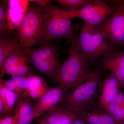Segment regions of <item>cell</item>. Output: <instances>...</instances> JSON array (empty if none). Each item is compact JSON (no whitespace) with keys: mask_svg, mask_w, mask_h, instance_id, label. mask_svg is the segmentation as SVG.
I'll use <instances>...</instances> for the list:
<instances>
[{"mask_svg":"<svg viewBox=\"0 0 124 124\" xmlns=\"http://www.w3.org/2000/svg\"><path fill=\"white\" fill-rule=\"evenodd\" d=\"M77 41L80 51L92 66L105 54L117 51V47L110 43L100 30L83 22Z\"/></svg>","mask_w":124,"mask_h":124,"instance_id":"4","label":"cell"},{"mask_svg":"<svg viewBox=\"0 0 124 124\" xmlns=\"http://www.w3.org/2000/svg\"><path fill=\"white\" fill-rule=\"evenodd\" d=\"M102 74V71L98 68L93 71L85 82L69 93L59 106L83 118L88 111L95 106Z\"/></svg>","mask_w":124,"mask_h":124,"instance_id":"2","label":"cell"},{"mask_svg":"<svg viewBox=\"0 0 124 124\" xmlns=\"http://www.w3.org/2000/svg\"><path fill=\"white\" fill-rule=\"evenodd\" d=\"M30 62L41 73L53 82L62 64L59 60H36Z\"/></svg>","mask_w":124,"mask_h":124,"instance_id":"14","label":"cell"},{"mask_svg":"<svg viewBox=\"0 0 124 124\" xmlns=\"http://www.w3.org/2000/svg\"><path fill=\"white\" fill-rule=\"evenodd\" d=\"M10 113V112L6 108L2 100L0 99V116H5V117H6L9 116Z\"/></svg>","mask_w":124,"mask_h":124,"instance_id":"27","label":"cell"},{"mask_svg":"<svg viewBox=\"0 0 124 124\" xmlns=\"http://www.w3.org/2000/svg\"><path fill=\"white\" fill-rule=\"evenodd\" d=\"M89 0H57L63 9L68 11H75L80 9L86 4Z\"/></svg>","mask_w":124,"mask_h":124,"instance_id":"21","label":"cell"},{"mask_svg":"<svg viewBox=\"0 0 124 124\" xmlns=\"http://www.w3.org/2000/svg\"><path fill=\"white\" fill-rule=\"evenodd\" d=\"M69 91L59 85L50 89L33 104V119L58 106L69 93Z\"/></svg>","mask_w":124,"mask_h":124,"instance_id":"8","label":"cell"},{"mask_svg":"<svg viewBox=\"0 0 124 124\" xmlns=\"http://www.w3.org/2000/svg\"><path fill=\"white\" fill-rule=\"evenodd\" d=\"M99 87L100 92L97 97L98 106L106 112L110 103L122 86L118 79L110 73L101 81Z\"/></svg>","mask_w":124,"mask_h":124,"instance_id":"10","label":"cell"},{"mask_svg":"<svg viewBox=\"0 0 124 124\" xmlns=\"http://www.w3.org/2000/svg\"><path fill=\"white\" fill-rule=\"evenodd\" d=\"M29 62L39 60H58V52L57 46L46 44L36 48H24Z\"/></svg>","mask_w":124,"mask_h":124,"instance_id":"13","label":"cell"},{"mask_svg":"<svg viewBox=\"0 0 124 124\" xmlns=\"http://www.w3.org/2000/svg\"><path fill=\"white\" fill-rule=\"evenodd\" d=\"M29 59L20 63L7 69L0 74V79L5 75H10L13 77H26L32 74L29 65Z\"/></svg>","mask_w":124,"mask_h":124,"instance_id":"19","label":"cell"},{"mask_svg":"<svg viewBox=\"0 0 124 124\" xmlns=\"http://www.w3.org/2000/svg\"><path fill=\"white\" fill-rule=\"evenodd\" d=\"M0 81L6 88L15 93L18 98L29 97L27 94L28 83L27 76L13 77L7 81L1 79Z\"/></svg>","mask_w":124,"mask_h":124,"instance_id":"15","label":"cell"},{"mask_svg":"<svg viewBox=\"0 0 124 124\" xmlns=\"http://www.w3.org/2000/svg\"><path fill=\"white\" fill-rule=\"evenodd\" d=\"M115 10L111 15L97 28L114 46H124V7L118 1H109Z\"/></svg>","mask_w":124,"mask_h":124,"instance_id":"7","label":"cell"},{"mask_svg":"<svg viewBox=\"0 0 124 124\" xmlns=\"http://www.w3.org/2000/svg\"><path fill=\"white\" fill-rule=\"evenodd\" d=\"M63 15L73 18H79L91 26H100L114 13L115 8L102 0H89L81 8L75 11H68L58 8Z\"/></svg>","mask_w":124,"mask_h":124,"instance_id":"6","label":"cell"},{"mask_svg":"<svg viewBox=\"0 0 124 124\" xmlns=\"http://www.w3.org/2000/svg\"><path fill=\"white\" fill-rule=\"evenodd\" d=\"M77 38L78 35L75 34L68 57L61 64L54 82L68 91L85 81L92 72V65L79 49Z\"/></svg>","mask_w":124,"mask_h":124,"instance_id":"1","label":"cell"},{"mask_svg":"<svg viewBox=\"0 0 124 124\" xmlns=\"http://www.w3.org/2000/svg\"><path fill=\"white\" fill-rule=\"evenodd\" d=\"M14 113L16 124H30L34 120L31 99L29 97L18 98Z\"/></svg>","mask_w":124,"mask_h":124,"instance_id":"11","label":"cell"},{"mask_svg":"<svg viewBox=\"0 0 124 124\" xmlns=\"http://www.w3.org/2000/svg\"><path fill=\"white\" fill-rule=\"evenodd\" d=\"M21 47L17 35H9L0 39V63L16 50Z\"/></svg>","mask_w":124,"mask_h":124,"instance_id":"17","label":"cell"},{"mask_svg":"<svg viewBox=\"0 0 124 124\" xmlns=\"http://www.w3.org/2000/svg\"><path fill=\"white\" fill-rule=\"evenodd\" d=\"M36 121L38 124H50L46 122L44 120L41 119H37V118L36 119Z\"/></svg>","mask_w":124,"mask_h":124,"instance_id":"30","label":"cell"},{"mask_svg":"<svg viewBox=\"0 0 124 124\" xmlns=\"http://www.w3.org/2000/svg\"><path fill=\"white\" fill-rule=\"evenodd\" d=\"M27 78L28 83L27 94L28 92L34 89L41 85L45 81L41 77L35 75L33 74L27 76Z\"/></svg>","mask_w":124,"mask_h":124,"instance_id":"24","label":"cell"},{"mask_svg":"<svg viewBox=\"0 0 124 124\" xmlns=\"http://www.w3.org/2000/svg\"><path fill=\"white\" fill-rule=\"evenodd\" d=\"M29 2H34L37 4L39 5L41 7L45 6L50 2L51 0H28Z\"/></svg>","mask_w":124,"mask_h":124,"instance_id":"28","label":"cell"},{"mask_svg":"<svg viewBox=\"0 0 124 124\" xmlns=\"http://www.w3.org/2000/svg\"><path fill=\"white\" fill-rule=\"evenodd\" d=\"M18 99L17 94L6 88L0 82V99L4 103L7 110L11 113Z\"/></svg>","mask_w":124,"mask_h":124,"instance_id":"20","label":"cell"},{"mask_svg":"<svg viewBox=\"0 0 124 124\" xmlns=\"http://www.w3.org/2000/svg\"><path fill=\"white\" fill-rule=\"evenodd\" d=\"M72 124H87L85 121L82 118H80L76 120Z\"/></svg>","mask_w":124,"mask_h":124,"instance_id":"29","label":"cell"},{"mask_svg":"<svg viewBox=\"0 0 124 124\" xmlns=\"http://www.w3.org/2000/svg\"><path fill=\"white\" fill-rule=\"evenodd\" d=\"M106 112L118 124H124V93L120 90L108 106Z\"/></svg>","mask_w":124,"mask_h":124,"instance_id":"16","label":"cell"},{"mask_svg":"<svg viewBox=\"0 0 124 124\" xmlns=\"http://www.w3.org/2000/svg\"><path fill=\"white\" fill-rule=\"evenodd\" d=\"M80 118L70 111L59 106L46 113L41 119L50 124H72Z\"/></svg>","mask_w":124,"mask_h":124,"instance_id":"12","label":"cell"},{"mask_svg":"<svg viewBox=\"0 0 124 124\" xmlns=\"http://www.w3.org/2000/svg\"><path fill=\"white\" fill-rule=\"evenodd\" d=\"M50 89L46 81H45L39 86L28 92V95L31 99L38 101L42 98Z\"/></svg>","mask_w":124,"mask_h":124,"instance_id":"22","label":"cell"},{"mask_svg":"<svg viewBox=\"0 0 124 124\" xmlns=\"http://www.w3.org/2000/svg\"><path fill=\"white\" fill-rule=\"evenodd\" d=\"M101 70H108L118 79L124 88V50L105 54L99 59Z\"/></svg>","mask_w":124,"mask_h":124,"instance_id":"9","label":"cell"},{"mask_svg":"<svg viewBox=\"0 0 124 124\" xmlns=\"http://www.w3.org/2000/svg\"><path fill=\"white\" fill-rule=\"evenodd\" d=\"M101 124H118L115 119L107 112L101 113Z\"/></svg>","mask_w":124,"mask_h":124,"instance_id":"25","label":"cell"},{"mask_svg":"<svg viewBox=\"0 0 124 124\" xmlns=\"http://www.w3.org/2000/svg\"><path fill=\"white\" fill-rule=\"evenodd\" d=\"M28 59L24 47H20L7 57L0 63V74L12 67Z\"/></svg>","mask_w":124,"mask_h":124,"instance_id":"18","label":"cell"},{"mask_svg":"<svg viewBox=\"0 0 124 124\" xmlns=\"http://www.w3.org/2000/svg\"><path fill=\"white\" fill-rule=\"evenodd\" d=\"M43 23L42 7L29 5L16 32L21 47L31 48L38 45Z\"/></svg>","mask_w":124,"mask_h":124,"instance_id":"5","label":"cell"},{"mask_svg":"<svg viewBox=\"0 0 124 124\" xmlns=\"http://www.w3.org/2000/svg\"><path fill=\"white\" fill-rule=\"evenodd\" d=\"M0 124H16V121L13 116L0 118Z\"/></svg>","mask_w":124,"mask_h":124,"instance_id":"26","label":"cell"},{"mask_svg":"<svg viewBox=\"0 0 124 124\" xmlns=\"http://www.w3.org/2000/svg\"><path fill=\"white\" fill-rule=\"evenodd\" d=\"M82 119L87 124H101V113L95 109L91 112L89 111Z\"/></svg>","mask_w":124,"mask_h":124,"instance_id":"23","label":"cell"},{"mask_svg":"<svg viewBox=\"0 0 124 124\" xmlns=\"http://www.w3.org/2000/svg\"><path fill=\"white\" fill-rule=\"evenodd\" d=\"M43 23L38 45L47 44L53 39L63 38L71 42L75 35L73 18L63 15L50 2L42 7Z\"/></svg>","mask_w":124,"mask_h":124,"instance_id":"3","label":"cell"}]
</instances>
